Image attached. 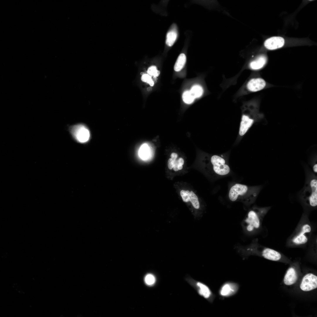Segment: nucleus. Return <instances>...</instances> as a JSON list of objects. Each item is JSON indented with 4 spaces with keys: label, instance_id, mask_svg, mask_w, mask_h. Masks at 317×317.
Here are the masks:
<instances>
[{
    "label": "nucleus",
    "instance_id": "33",
    "mask_svg": "<svg viewBox=\"0 0 317 317\" xmlns=\"http://www.w3.org/2000/svg\"><path fill=\"white\" fill-rule=\"evenodd\" d=\"M140 74H141V75L142 76V75H143L144 74V73L143 72H141L140 73Z\"/></svg>",
    "mask_w": 317,
    "mask_h": 317
},
{
    "label": "nucleus",
    "instance_id": "11",
    "mask_svg": "<svg viewBox=\"0 0 317 317\" xmlns=\"http://www.w3.org/2000/svg\"><path fill=\"white\" fill-rule=\"evenodd\" d=\"M297 279V275L295 269L291 267L288 269L284 278V284L288 286L293 284Z\"/></svg>",
    "mask_w": 317,
    "mask_h": 317
},
{
    "label": "nucleus",
    "instance_id": "24",
    "mask_svg": "<svg viewBox=\"0 0 317 317\" xmlns=\"http://www.w3.org/2000/svg\"><path fill=\"white\" fill-rule=\"evenodd\" d=\"M141 79L142 81L148 83L151 86H153L154 85V82L151 77L148 74H145L142 75Z\"/></svg>",
    "mask_w": 317,
    "mask_h": 317
},
{
    "label": "nucleus",
    "instance_id": "30",
    "mask_svg": "<svg viewBox=\"0 0 317 317\" xmlns=\"http://www.w3.org/2000/svg\"><path fill=\"white\" fill-rule=\"evenodd\" d=\"M178 168L179 170H181L183 168V165L178 163Z\"/></svg>",
    "mask_w": 317,
    "mask_h": 317
},
{
    "label": "nucleus",
    "instance_id": "27",
    "mask_svg": "<svg viewBox=\"0 0 317 317\" xmlns=\"http://www.w3.org/2000/svg\"><path fill=\"white\" fill-rule=\"evenodd\" d=\"M178 161L176 160L174 161L173 166V170L175 171H178L179 169L178 168Z\"/></svg>",
    "mask_w": 317,
    "mask_h": 317
},
{
    "label": "nucleus",
    "instance_id": "20",
    "mask_svg": "<svg viewBox=\"0 0 317 317\" xmlns=\"http://www.w3.org/2000/svg\"><path fill=\"white\" fill-rule=\"evenodd\" d=\"M149 147L147 145L144 144L141 146L140 149L139 155L141 158L145 159L147 158L149 156Z\"/></svg>",
    "mask_w": 317,
    "mask_h": 317
},
{
    "label": "nucleus",
    "instance_id": "12",
    "mask_svg": "<svg viewBox=\"0 0 317 317\" xmlns=\"http://www.w3.org/2000/svg\"><path fill=\"white\" fill-rule=\"evenodd\" d=\"M253 122V119H250L247 116L243 115L240 124L239 131L240 135L241 136L244 135L252 126Z\"/></svg>",
    "mask_w": 317,
    "mask_h": 317
},
{
    "label": "nucleus",
    "instance_id": "29",
    "mask_svg": "<svg viewBox=\"0 0 317 317\" xmlns=\"http://www.w3.org/2000/svg\"><path fill=\"white\" fill-rule=\"evenodd\" d=\"M177 161H178V163L180 164H181V165H183V164L184 163V160L182 158H179L177 160Z\"/></svg>",
    "mask_w": 317,
    "mask_h": 317
},
{
    "label": "nucleus",
    "instance_id": "13",
    "mask_svg": "<svg viewBox=\"0 0 317 317\" xmlns=\"http://www.w3.org/2000/svg\"><path fill=\"white\" fill-rule=\"evenodd\" d=\"M267 61V58L266 56L261 55L250 63V67L253 70L260 69L265 65Z\"/></svg>",
    "mask_w": 317,
    "mask_h": 317
},
{
    "label": "nucleus",
    "instance_id": "2",
    "mask_svg": "<svg viewBox=\"0 0 317 317\" xmlns=\"http://www.w3.org/2000/svg\"><path fill=\"white\" fill-rule=\"evenodd\" d=\"M271 208V206L259 207L256 205L250 207L241 223L244 234L252 236L259 234L262 231L264 217Z\"/></svg>",
    "mask_w": 317,
    "mask_h": 317
},
{
    "label": "nucleus",
    "instance_id": "7",
    "mask_svg": "<svg viewBox=\"0 0 317 317\" xmlns=\"http://www.w3.org/2000/svg\"><path fill=\"white\" fill-rule=\"evenodd\" d=\"M239 285L237 283L228 281L221 286L219 291L220 296L222 298H227L235 295L238 292Z\"/></svg>",
    "mask_w": 317,
    "mask_h": 317
},
{
    "label": "nucleus",
    "instance_id": "9",
    "mask_svg": "<svg viewBox=\"0 0 317 317\" xmlns=\"http://www.w3.org/2000/svg\"><path fill=\"white\" fill-rule=\"evenodd\" d=\"M284 40L282 37H273L265 41L264 45L265 47L269 50H274L282 47L284 44Z\"/></svg>",
    "mask_w": 317,
    "mask_h": 317
},
{
    "label": "nucleus",
    "instance_id": "15",
    "mask_svg": "<svg viewBox=\"0 0 317 317\" xmlns=\"http://www.w3.org/2000/svg\"><path fill=\"white\" fill-rule=\"evenodd\" d=\"M75 134L77 139L80 142L87 141L90 136L88 130L83 127L80 126L77 128Z\"/></svg>",
    "mask_w": 317,
    "mask_h": 317
},
{
    "label": "nucleus",
    "instance_id": "16",
    "mask_svg": "<svg viewBox=\"0 0 317 317\" xmlns=\"http://www.w3.org/2000/svg\"><path fill=\"white\" fill-rule=\"evenodd\" d=\"M177 35V30L174 26L167 33L166 41V44L169 47L172 46L176 40Z\"/></svg>",
    "mask_w": 317,
    "mask_h": 317
},
{
    "label": "nucleus",
    "instance_id": "19",
    "mask_svg": "<svg viewBox=\"0 0 317 317\" xmlns=\"http://www.w3.org/2000/svg\"><path fill=\"white\" fill-rule=\"evenodd\" d=\"M182 99L184 102L186 104H190L194 101L195 98L190 91H186L183 94Z\"/></svg>",
    "mask_w": 317,
    "mask_h": 317
},
{
    "label": "nucleus",
    "instance_id": "10",
    "mask_svg": "<svg viewBox=\"0 0 317 317\" xmlns=\"http://www.w3.org/2000/svg\"><path fill=\"white\" fill-rule=\"evenodd\" d=\"M266 85L265 81L261 78H255L251 79L248 82V89L252 92H257L263 89Z\"/></svg>",
    "mask_w": 317,
    "mask_h": 317
},
{
    "label": "nucleus",
    "instance_id": "8",
    "mask_svg": "<svg viewBox=\"0 0 317 317\" xmlns=\"http://www.w3.org/2000/svg\"><path fill=\"white\" fill-rule=\"evenodd\" d=\"M317 276L312 273H308L303 277L300 285L301 290L308 291L317 288Z\"/></svg>",
    "mask_w": 317,
    "mask_h": 317
},
{
    "label": "nucleus",
    "instance_id": "28",
    "mask_svg": "<svg viewBox=\"0 0 317 317\" xmlns=\"http://www.w3.org/2000/svg\"><path fill=\"white\" fill-rule=\"evenodd\" d=\"M171 158L173 161H175L178 157V155L175 153H172L171 155Z\"/></svg>",
    "mask_w": 317,
    "mask_h": 317
},
{
    "label": "nucleus",
    "instance_id": "17",
    "mask_svg": "<svg viewBox=\"0 0 317 317\" xmlns=\"http://www.w3.org/2000/svg\"><path fill=\"white\" fill-rule=\"evenodd\" d=\"M186 58L185 55L182 53L178 56L175 64L174 69L175 71L178 72L184 67L186 63Z\"/></svg>",
    "mask_w": 317,
    "mask_h": 317
},
{
    "label": "nucleus",
    "instance_id": "22",
    "mask_svg": "<svg viewBox=\"0 0 317 317\" xmlns=\"http://www.w3.org/2000/svg\"><path fill=\"white\" fill-rule=\"evenodd\" d=\"M147 72L149 75L153 76L154 77H158L160 73V71L157 70L156 67L154 65L151 66L148 68Z\"/></svg>",
    "mask_w": 317,
    "mask_h": 317
},
{
    "label": "nucleus",
    "instance_id": "21",
    "mask_svg": "<svg viewBox=\"0 0 317 317\" xmlns=\"http://www.w3.org/2000/svg\"><path fill=\"white\" fill-rule=\"evenodd\" d=\"M190 201L191 202L193 207L196 209H198L200 208V203L198 197L192 191L190 192L189 196Z\"/></svg>",
    "mask_w": 317,
    "mask_h": 317
},
{
    "label": "nucleus",
    "instance_id": "4",
    "mask_svg": "<svg viewBox=\"0 0 317 317\" xmlns=\"http://www.w3.org/2000/svg\"><path fill=\"white\" fill-rule=\"evenodd\" d=\"M312 232L308 213L304 211L295 230L287 240L286 245L290 247L306 245L310 240Z\"/></svg>",
    "mask_w": 317,
    "mask_h": 317
},
{
    "label": "nucleus",
    "instance_id": "5",
    "mask_svg": "<svg viewBox=\"0 0 317 317\" xmlns=\"http://www.w3.org/2000/svg\"><path fill=\"white\" fill-rule=\"evenodd\" d=\"M262 188V186H249L235 183L230 187L228 198L231 201L241 202L245 207L249 208L255 202Z\"/></svg>",
    "mask_w": 317,
    "mask_h": 317
},
{
    "label": "nucleus",
    "instance_id": "34",
    "mask_svg": "<svg viewBox=\"0 0 317 317\" xmlns=\"http://www.w3.org/2000/svg\"><path fill=\"white\" fill-rule=\"evenodd\" d=\"M153 82H154L156 83L157 82V81L156 80H154Z\"/></svg>",
    "mask_w": 317,
    "mask_h": 317
},
{
    "label": "nucleus",
    "instance_id": "32",
    "mask_svg": "<svg viewBox=\"0 0 317 317\" xmlns=\"http://www.w3.org/2000/svg\"><path fill=\"white\" fill-rule=\"evenodd\" d=\"M154 80H157V78L156 77H154Z\"/></svg>",
    "mask_w": 317,
    "mask_h": 317
},
{
    "label": "nucleus",
    "instance_id": "31",
    "mask_svg": "<svg viewBox=\"0 0 317 317\" xmlns=\"http://www.w3.org/2000/svg\"><path fill=\"white\" fill-rule=\"evenodd\" d=\"M147 90L148 91H150L152 90V88L151 87H149L147 88Z\"/></svg>",
    "mask_w": 317,
    "mask_h": 317
},
{
    "label": "nucleus",
    "instance_id": "3",
    "mask_svg": "<svg viewBox=\"0 0 317 317\" xmlns=\"http://www.w3.org/2000/svg\"><path fill=\"white\" fill-rule=\"evenodd\" d=\"M234 247V249L243 259L252 255L261 256L274 261H281L283 258L279 252L260 244L257 238L253 239L247 245H243L237 243Z\"/></svg>",
    "mask_w": 317,
    "mask_h": 317
},
{
    "label": "nucleus",
    "instance_id": "1",
    "mask_svg": "<svg viewBox=\"0 0 317 317\" xmlns=\"http://www.w3.org/2000/svg\"><path fill=\"white\" fill-rule=\"evenodd\" d=\"M305 181L297 194L300 203L305 212L316 209L317 206V177L309 168H304Z\"/></svg>",
    "mask_w": 317,
    "mask_h": 317
},
{
    "label": "nucleus",
    "instance_id": "26",
    "mask_svg": "<svg viewBox=\"0 0 317 317\" xmlns=\"http://www.w3.org/2000/svg\"><path fill=\"white\" fill-rule=\"evenodd\" d=\"M174 161L171 158L168 159V166L169 169L171 170L173 168Z\"/></svg>",
    "mask_w": 317,
    "mask_h": 317
},
{
    "label": "nucleus",
    "instance_id": "18",
    "mask_svg": "<svg viewBox=\"0 0 317 317\" xmlns=\"http://www.w3.org/2000/svg\"><path fill=\"white\" fill-rule=\"evenodd\" d=\"M190 91L195 98L200 97L203 93V88L198 85L193 86Z\"/></svg>",
    "mask_w": 317,
    "mask_h": 317
},
{
    "label": "nucleus",
    "instance_id": "23",
    "mask_svg": "<svg viewBox=\"0 0 317 317\" xmlns=\"http://www.w3.org/2000/svg\"><path fill=\"white\" fill-rule=\"evenodd\" d=\"M155 278L154 276L151 274H147L145 278V281L148 285H151L155 282Z\"/></svg>",
    "mask_w": 317,
    "mask_h": 317
},
{
    "label": "nucleus",
    "instance_id": "6",
    "mask_svg": "<svg viewBox=\"0 0 317 317\" xmlns=\"http://www.w3.org/2000/svg\"><path fill=\"white\" fill-rule=\"evenodd\" d=\"M213 165V168L214 173L218 176H226L230 172L229 166L226 163V161L222 157L217 155L212 156L210 159Z\"/></svg>",
    "mask_w": 317,
    "mask_h": 317
},
{
    "label": "nucleus",
    "instance_id": "14",
    "mask_svg": "<svg viewBox=\"0 0 317 317\" xmlns=\"http://www.w3.org/2000/svg\"><path fill=\"white\" fill-rule=\"evenodd\" d=\"M197 285L198 288V293L200 295L208 299L213 298L212 293L207 285L200 282H198Z\"/></svg>",
    "mask_w": 317,
    "mask_h": 317
},
{
    "label": "nucleus",
    "instance_id": "25",
    "mask_svg": "<svg viewBox=\"0 0 317 317\" xmlns=\"http://www.w3.org/2000/svg\"><path fill=\"white\" fill-rule=\"evenodd\" d=\"M180 194L184 202H188L190 201V192L188 190L186 191L182 190L180 191Z\"/></svg>",
    "mask_w": 317,
    "mask_h": 317
}]
</instances>
